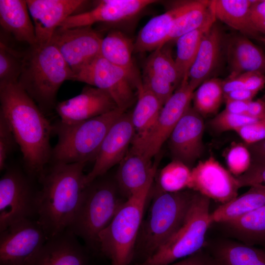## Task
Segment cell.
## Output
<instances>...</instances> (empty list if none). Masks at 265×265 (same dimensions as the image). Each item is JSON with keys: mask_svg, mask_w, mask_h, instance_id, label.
I'll use <instances>...</instances> for the list:
<instances>
[{"mask_svg": "<svg viewBox=\"0 0 265 265\" xmlns=\"http://www.w3.org/2000/svg\"><path fill=\"white\" fill-rule=\"evenodd\" d=\"M0 115L19 146L26 173L38 180L51 162L53 125L18 83L0 86Z\"/></svg>", "mask_w": 265, "mask_h": 265, "instance_id": "obj_1", "label": "cell"}, {"mask_svg": "<svg viewBox=\"0 0 265 265\" xmlns=\"http://www.w3.org/2000/svg\"><path fill=\"white\" fill-rule=\"evenodd\" d=\"M86 163H52L38 179L37 220L48 239L67 229L86 186Z\"/></svg>", "mask_w": 265, "mask_h": 265, "instance_id": "obj_2", "label": "cell"}, {"mask_svg": "<svg viewBox=\"0 0 265 265\" xmlns=\"http://www.w3.org/2000/svg\"><path fill=\"white\" fill-rule=\"evenodd\" d=\"M75 74L51 42L29 46L24 54L18 83L43 112L55 109L56 96L62 83L73 80Z\"/></svg>", "mask_w": 265, "mask_h": 265, "instance_id": "obj_3", "label": "cell"}, {"mask_svg": "<svg viewBox=\"0 0 265 265\" xmlns=\"http://www.w3.org/2000/svg\"><path fill=\"white\" fill-rule=\"evenodd\" d=\"M195 193L189 189L176 192L154 190L148 214L140 228L133 260L136 257L140 259L139 264L142 263L176 232L184 221Z\"/></svg>", "mask_w": 265, "mask_h": 265, "instance_id": "obj_4", "label": "cell"}, {"mask_svg": "<svg viewBox=\"0 0 265 265\" xmlns=\"http://www.w3.org/2000/svg\"><path fill=\"white\" fill-rule=\"evenodd\" d=\"M107 173L86 185L78 211L68 228L86 245L99 252L100 234L127 200L121 194L115 176H108Z\"/></svg>", "mask_w": 265, "mask_h": 265, "instance_id": "obj_5", "label": "cell"}, {"mask_svg": "<svg viewBox=\"0 0 265 265\" xmlns=\"http://www.w3.org/2000/svg\"><path fill=\"white\" fill-rule=\"evenodd\" d=\"M125 112L117 108L79 123L67 124L59 121L53 124L57 142L53 148L50 163L94 161L109 130Z\"/></svg>", "mask_w": 265, "mask_h": 265, "instance_id": "obj_6", "label": "cell"}, {"mask_svg": "<svg viewBox=\"0 0 265 265\" xmlns=\"http://www.w3.org/2000/svg\"><path fill=\"white\" fill-rule=\"evenodd\" d=\"M154 178L125 201L109 224L99 235V251L111 265H129L133 260Z\"/></svg>", "mask_w": 265, "mask_h": 265, "instance_id": "obj_7", "label": "cell"}, {"mask_svg": "<svg viewBox=\"0 0 265 265\" xmlns=\"http://www.w3.org/2000/svg\"><path fill=\"white\" fill-rule=\"evenodd\" d=\"M211 199L195 191L181 226L154 254L138 265H168L204 249L212 224Z\"/></svg>", "mask_w": 265, "mask_h": 265, "instance_id": "obj_8", "label": "cell"}, {"mask_svg": "<svg viewBox=\"0 0 265 265\" xmlns=\"http://www.w3.org/2000/svg\"><path fill=\"white\" fill-rule=\"evenodd\" d=\"M73 80L82 82L106 91L117 107L126 111L136 100L134 89H136L141 78L100 55L78 72Z\"/></svg>", "mask_w": 265, "mask_h": 265, "instance_id": "obj_9", "label": "cell"}, {"mask_svg": "<svg viewBox=\"0 0 265 265\" xmlns=\"http://www.w3.org/2000/svg\"><path fill=\"white\" fill-rule=\"evenodd\" d=\"M32 179L18 168L6 169L0 180V232L19 221L37 217V195Z\"/></svg>", "mask_w": 265, "mask_h": 265, "instance_id": "obj_10", "label": "cell"}, {"mask_svg": "<svg viewBox=\"0 0 265 265\" xmlns=\"http://www.w3.org/2000/svg\"><path fill=\"white\" fill-rule=\"evenodd\" d=\"M48 237L37 219L16 222L0 232V265H35Z\"/></svg>", "mask_w": 265, "mask_h": 265, "instance_id": "obj_11", "label": "cell"}, {"mask_svg": "<svg viewBox=\"0 0 265 265\" xmlns=\"http://www.w3.org/2000/svg\"><path fill=\"white\" fill-rule=\"evenodd\" d=\"M194 90L184 79L163 105L154 126L144 136L134 137L131 148L152 159L159 152L180 119L191 106Z\"/></svg>", "mask_w": 265, "mask_h": 265, "instance_id": "obj_12", "label": "cell"}, {"mask_svg": "<svg viewBox=\"0 0 265 265\" xmlns=\"http://www.w3.org/2000/svg\"><path fill=\"white\" fill-rule=\"evenodd\" d=\"M103 37L91 26L58 27L51 42L75 75L101 55Z\"/></svg>", "mask_w": 265, "mask_h": 265, "instance_id": "obj_13", "label": "cell"}, {"mask_svg": "<svg viewBox=\"0 0 265 265\" xmlns=\"http://www.w3.org/2000/svg\"><path fill=\"white\" fill-rule=\"evenodd\" d=\"M240 188L236 176L212 156L200 160L191 169L188 189L221 204L238 196Z\"/></svg>", "mask_w": 265, "mask_h": 265, "instance_id": "obj_14", "label": "cell"}, {"mask_svg": "<svg viewBox=\"0 0 265 265\" xmlns=\"http://www.w3.org/2000/svg\"><path fill=\"white\" fill-rule=\"evenodd\" d=\"M68 229L48 238L35 265H101L106 259L84 243Z\"/></svg>", "mask_w": 265, "mask_h": 265, "instance_id": "obj_15", "label": "cell"}, {"mask_svg": "<svg viewBox=\"0 0 265 265\" xmlns=\"http://www.w3.org/2000/svg\"><path fill=\"white\" fill-rule=\"evenodd\" d=\"M135 135L131 113L125 112L113 124L104 138L91 170L85 174L86 185L120 163Z\"/></svg>", "mask_w": 265, "mask_h": 265, "instance_id": "obj_16", "label": "cell"}, {"mask_svg": "<svg viewBox=\"0 0 265 265\" xmlns=\"http://www.w3.org/2000/svg\"><path fill=\"white\" fill-rule=\"evenodd\" d=\"M204 129L203 117L190 106L167 140L173 159L179 160L192 169L204 152Z\"/></svg>", "mask_w": 265, "mask_h": 265, "instance_id": "obj_17", "label": "cell"}, {"mask_svg": "<svg viewBox=\"0 0 265 265\" xmlns=\"http://www.w3.org/2000/svg\"><path fill=\"white\" fill-rule=\"evenodd\" d=\"M32 19L36 44L51 42L62 23L89 2L84 0H26Z\"/></svg>", "mask_w": 265, "mask_h": 265, "instance_id": "obj_18", "label": "cell"}, {"mask_svg": "<svg viewBox=\"0 0 265 265\" xmlns=\"http://www.w3.org/2000/svg\"><path fill=\"white\" fill-rule=\"evenodd\" d=\"M155 0H99L91 9L68 17L59 27L73 28L91 26L98 23H117L128 20L139 14Z\"/></svg>", "mask_w": 265, "mask_h": 265, "instance_id": "obj_19", "label": "cell"}, {"mask_svg": "<svg viewBox=\"0 0 265 265\" xmlns=\"http://www.w3.org/2000/svg\"><path fill=\"white\" fill-rule=\"evenodd\" d=\"M118 108L110 96L99 88L86 86L79 95L57 104L60 122L72 124L100 116Z\"/></svg>", "mask_w": 265, "mask_h": 265, "instance_id": "obj_20", "label": "cell"}, {"mask_svg": "<svg viewBox=\"0 0 265 265\" xmlns=\"http://www.w3.org/2000/svg\"><path fill=\"white\" fill-rule=\"evenodd\" d=\"M130 148L119 164L115 178L123 197L128 199L155 177L157 163Z\"/></svg>", "mask_w": 265, "mask_h": 265, "instance_id": "obj_21", "label": "cell"}, {"mask_svg": "<svg viewBox=\"0 0 265 265\" xmlns=\"http://www.w3.org/2000/svg\"><path fill=\"white\" fill-rule=\"evenodd\" d=\"M196 0L187 1L150 19L140 29L133 42V52H153L166 44L174 21L191 8Z\"/></svg>", "mask_w": 265, "mask_h": 265, "instance_id": "obj_22", "label": "cell"}, {"mask_svg": "<svg viewBox=\"0 0 265 265\" xmlns=\"http://www.w3.org/2000/svg\"><path fill=\"white\" fill-rule=\"evenodd\" d=\"M222 41L221 31L215 23L204 37L188 73V83L194 91L210 79L219 61Z\"/></svg>", "mask_w": 265, "mask_h": 265, "instance_id": "obj_23", "label": "cell"}, {"mask_svg": "<svg viewBox=\"0 0 265 265\" xmlns=\"http://www.w3.org/2000/svg\"><path fill=\"white\" fill-rule=\"evenodd\" d=\"M26 0H0L1 27L17 41L36 44L35 29Z\"/></svg>", "mask_w": 265, "mask_h": 265, "instance_id": "obj_24", "label": "cell"}, {"mask_svg": "<svg viewBox=\"0 0 265 265\" xmlns=\"http://www.w3.org/2000/svg\"><path fill=\"white\" fill-rule=\"evenodd\" d=\"M226 49L231 70L230 77L248 72L265 74V54L246 37H232Z\"/></svg>", "mask_w": 265, "mask_h": 265, "instance_id": "obj_25", "label": "cell"}, {"mask_svg": "<svg viewBox=\"0 0 265 265\" xmlns=\"http://www.w3.org/2000/svg\"><path fill=\"white\" fill-rule=\"evenodd\" d=\"M217 265H265V248L221 239L208 250Z\"/></svg>", "mask_w": 265, "mask_h": 265, "instance_id": "obj_26", "label": "cell"}, {"mask_svg": "<svg viewBox=\"0 0 265 265\" xmlns=\"http://www.w3.org/2000/svg\"><path fill=\"white\" fill-rule=\"evenodd\" d=\"M265 205V185L250 186L244 193L228 202L221 204L213 212L210 218L212 223H223L238 218Z\"/></svg>", "mask_w": 265, "mask_h": 265, "instance_id": "obj_27", "label": "cell"}, {"mask_svg": "<svg viewBox=\"0 0 265 265\" xmlns=\"http://www.w3.org/2000/svg\"><path fill=\"white\" fill-rule=\"evenodd\" d=\"M221 224L227 233L238 241L265 248V205Z\"/></svg>", "mask_w": 265, "mask_h": 265, "instance_id": "obj_28", "label": "cell"}, {"mask_svg": "<svg viewBox=\"0 0 265 265\" xmlns=\"http://www.w3.org/2000/svg\"><path fill=\"white\" fill-rule=\"evenodd\" d=\"M211 8V14L200 27L176 40L177 53L175 61L181 82L184 78H187L204 37L215 23L216 18L212 6Z\"/></svg>", "mask_w": 265, "mask_h": 265, "instance_id": "obj_29", "label": "cell"}, {"mask_svg": "<svg viewBox=\"0 0 265 265\" xmlns=\"http://www.w3.org/2000/svg\"><path fill=\"white\" fill-rule=\"evenodd\" d=\"M252 0H211L216 19L245 36L257 37L259 33L254 28L250 19Z\"/></svg>", "mask_w": 265, "mask_h": 265, "instance_id": "obj_30", "label": "cell"}, {"mask_svg": "<svg viewBox=\"0 0 265 265\" xmlns=\"http://www.w3.org/2000/svg\"><path fill=\"white\" fill-rule=\"evenodd\" d=\"M136 94V105L131 117L135 132L134 137L140 138L153 127L163 105L141 81L137 86Z\"/></svg>", "mask_w": 265, "mask_h": 265, "instance_id": "obj_31", "label": "cell"}, {"mask_svg": "<svg viewBox=\"0 0 265 265\" xmlns=\"http://www.w3.org/2000/svg\"><path fill=\"white\" fill-rule=\"evenodd\" d=\"M133 50L132 40L122 32L114 30L103 37L101 55L114 65L139 76L132 59Z\"/></svg>", "mask_w": 265, "mask_h": 265, "instance_id": "obj_32", "label": "cell"}, {"mask_svg": "<svg viewBox=\"0 0 265 265\" xmlns=\"http://www.w3.org/2000/svg\"><path fill=\"white\" fill-rule=\"evenodd\" d=\"M211 0H196L194 5L174 21L166 44L200 27L212 11Z\"/></svg>", "mask_w": 265, "mask_h": 265, "instance_id": "obj_33", "label": "cell"}, {"mask_svg": "<svg viewBox=\"0 0 265 265\" xmlns=\"http://www.w3.org/2000/svg\"><path fill=\"white\" fill-rule=\"evenodd\" d=\"M222 80L211 78L203 82L194 91V109L203 117L216 113L224 99Z\"/></svg>", "mask_w": 265, "mask_h": 265, "instance_id": "obj_34", "label": "cell"}, {"mask_svg": "<svg viewBox=\"0 0 265 265\" xmlns=\"http://www.w3.org/2000/svg\"><path fill=\"white\" fill-rule=\"evenodd\" d=\"M191 174V169L188 166L173 159L160 170L155 190L176 192L188 189Z\"/></svg>", "mask_w": 265, "mask_h": 265, "instance_id": "obj_35", "label": "cell"}, {"mask_svg": "<svg viewBox=\"0 0 265 265\" xmlns=\"http://www.w3.org/2000/svg\"><path fill=\"white\" fill-rule=\"evenodd\" d=\"M144 67L164 78L176 89L181 83L175 59L172 58L170 50L165 45L152 52Z\"/></svg>", "mask_w": 265, "mask_h": 265, "instance_id": "obj_36", "label": "cell"}, {"mask_svg": "<svg viewBox=\"0 0 265 265\" xmlns=\"http://www.w3.org/2000/svg\"><path fill=\"white\" fill-rule=\"evenodd\" d=\"M24 54L0 40V86L18 83L22 72Z\"/></svg>", "mask_w": 265, "mask_h": 265, "instance_id": "obj_37", "label": "cell"}, {"mask_svg": "<svg viewBox=\"0 0 265 265\" xmlns=\"http://www.w3.org/2000/svg\"><path fill=\"white\" fill-rule=\"evenodd\" d=\"M226 161L228 170L235 176H238L250 167L252 156L245 144L235 143L228 150Z\"/></svg>", "mask_w": 265, "mask_h": 265, "instance_id": "obj_38", "label": "cell"}, {"mask_svg": "<svg viewBox=\"0 0 265 265\" xmlns=\"http://www.w3.org/2000/svg\"><path fill=\"white\" fill-rule=\"evenodd\" d=\"M141 82L163 105L171 97L176 88L164 78L144 67Z\"/></svg>", "mask_w": 265, "mask_h": 265, "instance_id": "obj_39", "label": "cell"}, {"mask_svg": "<svg viewBox=\"0 0 265 265\" xmlns=\"http://www.w3.org/2000/svg\"><path fill=\"white\" fill-rule=\"evenodd\" d=\"M258 120L247 115H238L228 112L225 110L211 120L210 125L215 131L222 132L236 131L247 124Z\"/></svg>", "mask_w": 265, "mask_h": 265, "instance_id": "obj_40", "label": "cell"}, {"mask_svg": "<svg viewBox=\"0 0 265 265\" xmlns=\"http://www.w3.org/2000/svg\"><path fill=\"white\" fill-rule=\"evenodd\" d=\"M16 140L6 119L0 115V170L5 168L6 162L13 150Z\"/></svg>", "mask_w": 265, "mask_h": 265, "instance_id": "obj_41", "label": "cell"}, {"mask_svg": "<svg viewBox=\"0 0 265 265\" xmlns=\"http://www.w3.org/2000/svg\"><path fill=\"white\" fill-rule=\"evenodd\" d=\"M236 177L240 188L256 184L265 185V161L252 159L251 165L247 171Z\"/></svg>", "mask_w": 265, "mask_h": 265, "instance_id": "obj_42", "label": "cell"}, {"mask_svg": "<svg viewBox=\"0 0 265 265\" xmlns=\"http://www.w3.org/2000/svg\"><path fill=\"white\" fill-rule=\"evenodd\" d=\"M235 132L247 145L265 139V118L245 125Z\"/></svg>", "mask_w": 265, "mask_h": 265, "instance_id": "obj_43", "label": "cell"}, {"mask_svg": "<svg viewBox=\"0 0 265 265\" xmlns=\"http://www.w3.org/2000/svg\"><path fill=\"white\" fill-rule=\"evenodd\" d=\"M250 19L255 30L265 36V0H252Z\"/></svg>", "mask_w": 265, "mask_h": 265, "instance_id": "obj_44", "label": "cell"}, {"mask_svg": "<svg viewBox=\"0 0 265 265\" xmlns=\"http://www.w3.org/2000/svg\"><path fill=\"white\" fill-rule=\"evenodd\" d=\"M168 265H217L208 250L203 249L181 261Z\"/></svg>", "mask_w": 265, "mask_h": 265, "instance_id": "obj_45", "label": "cell"}, {"mask_svg": "<svg viewBox=\"0 0 265 265\" xmlns=\"http://www.w3.org/2000/svg\"><path fill=\"white\" fill-rule=\"evenodd\" d=\"M242 75L245 89L258 93L264 87L265 74L259 72H248Z\"/></svg>", "mask_w": 265, "mask_h": 265, "instance_id": "obj_46", "label": "cell"}, {"mask_svg": "<svg viewBox=\"0 0 265 265\" xmlns=\"http://www.w3.org/2000/svg\"><path fill=\"white\" fill-rule=\"evenodd\" d=\"M247 115L258 120L265 118V101L258 99L249 102Z\"/></svg>", "mask_w": 265, "mask_h": 265, "instance_id": "obj_47", "label": "cell"}, {"mask_svg": "<svg viewBox=\"0 0 265 265\" xmlns=\"http://www.w3.org/2000/svg\"><path fill=\"white\" fill-rule=\"evenodd\" d=\"M224 95L234 91L245 88L244 80L242 74L235 77H229L222 82Z\"/></svg>", "mask_w": 265, "mask_h": 265, "instance_id": "obj_48", "label": "cell"}, {"mask_svg": "<svg viewBox=\"0 0 265 265\" xmlns=\"http://www.w3.org/2000/svg\"><path fill=\"white\" fill-rule=\"evenodd\" d=\"M225 111L235 114L247 115L249 102L226 99Z\"/></svg>", "mask_w": 265, "mask_h": 265, "instance_id": "obj_49", "label": "cell"}, {"mask_svg": "<svg viewBox=\"0 0 265 265\" xmlns=\"http://www.w3.org/2000/svg\"><path fill=\"white\" fill-rule=\"evenodd\" d=\"M257 93L245 88L238 89L224 95V99L250 102Z\"/></svg>", "mask_w": 265, "mask_h": 265, "instance_id": "obj_50", "label": "cell"}, {"mask_svg": "<svg viewBox=\"0 0 265 265\" xmlns=\"http://www.w3.org/2000/svg\"><path fill=\"white\" fill-rule=\"evenodd\" d=\"M246 145L251 153L252 159L265 161V139L254 144Z\"/></svg>", "mask_w": 265, "mask_h": 265, "instance_id": "obj_51", "label": "cell"}, {"mask_svg": "<svg viewBox=\"0 0 265 265\" xmlns=\"http://www.w3.org/2000/svg\"><path fill=\"white\" fill-rule=\"evenodd\" d=\"M261 40L262 41H263L265 43V37H262V38H261Z\"/></svg>", "mask_w": 265, "mask_h": 265, "instance_id": "obj_52", "label": "cell"}, {"mask_svg": "<svg viewBox=\"0 0 265 265\" xmlns=\"http://www.w3.org/2000/svg\"><path fill=\"white\" fill-rule=\"evenodd\" d=\"M264 98H265V95H264Z\"/></svg>", "mask_w": 265, "mask_h": 265, "instance_id": "obj_53", "label": "cell"}]
</instances>
